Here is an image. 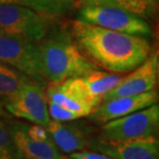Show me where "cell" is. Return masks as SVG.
I'll use <instances>...</instances> for the list:
<instances>
[{
    "instance_id": "cell-10",
    "label": "cell",
    "mask_w": 159,
    "mask_h": 159,
    "mask_svg": "<svg viewBox=\"0 0 159 159\" xmlns=\"http://www.w3.org/2000/svg\"><path fill=\"white\" fill-rule=\"evenodd\" d=\"M90 147L114 159H159V143L155 136L117 141L98 138L91 142Z\"/></svg>"
},
{
    "instance_id": "cell-6",
    "label": "cell",
    "mask_w": 159,
    "mask_h": 159,
    "mask_svg": "<svg viewBox=\"0 0 159 159\" xmlns=\"http://www.w3.org/2000/svg\"><path fill=\"white\" fill-rule=\"evenodd\" d=\"M158 124L159 107L157 104H154L126 116L103 123L99 139L117 141L155 136Z\"/></svg>"
},
{
    "instance_id": "cell-4",
    "label": "cell",
    "mask_w": 159,
    "mask_h": 159,
    "mask_svg": "<svg viewBox=\"0 0 159 159\" xmlns=\"http://www.w3.org/2000/svg\"><path fill=\"white\" fill-rule=\"evenodd\" d=\"M77 20L131 35L146 37L152 33L150 25L143 18L114 6L84 4Z\"/></svg>"
},
{
    "instance_id": "cell-19",
    "label": "cell",
    "mask_w": 159,
    "mask_h": 159,
    "mask_svg": "<svg viewBox=\"0 0 159 159\" xmlns=\"http://www.w3.org/2000/svg\"><path fill=\"white\" fill-rule=\"evenodd\" d=\"M72 159H114L110 157L109 155H106L100 152H90V151H79V152H73L70 153Z\"/></svg>"
},
{
    "instance_id": "cell-18",
    "label": "cell",
    "mask_w": 159,
    "mask_h": 159,
    "mask_svg": "<svg viewBox=\"0 0 159 159\" xmlns=\"http://www.w3.org/2000/svg\"><path fill=\"white\" fill-rule=\"evenodd\" d=\"M21 157L9 128L0 119V159H21Z\"/></svg>"
},
{
    "instance_id": "cell-11",
    "label": "cell",
    "mask_w": 159,
    "mask_h": 159,
    "mask_svg": "<svg viewBox=\"0 0 159 159\" xmlns=\"http://www.w3.org/2000/svg\"><path fill=\"white\" fill-rule=\"evenodd\" d=\"M157 93L154 89L135 96L113 98L101 102L88 117L94 122L103 124L157 104Z\"/></svg>"
},
{
    "instance_id": "cell-12",
    "label": "cell",
    "mask_w": 159,
    "mask_h": 159,
    "mask_svg": "<svg viewBox=\"0 0 159 159\" xmlns=\"http://www.w3.org/2000/svg\"><path fill=\"white\" fill-rule=\"evenodd\" d=\"M9 131L22 157L28 159H67L61 154L52 138L47 140H34L30 138L24 123L12 125Z\"/></svg>"
},
{
    "instance_id": "cell-20",
    "label": "cell",
    "mask_w": 159,
    "mask_h": 159,
    "mask_svg": "<svg viewBox=\"0 0 159 159\" xmlns=\"http://www.w3.org/2000/svg\"><path fill=\"white\" fill-rule=\"evenodd\" d=\"M3 114V111H2V107H1V105H0V115H2Z\"/></svg>"
},
{
    "instance_id": "cell-13",
    "label": "cell",
    "mask_w": 159,
    "mask_h": 159,
    "mask_svg": "<svg viewBox=\"0 0 159 159\" xmlns=\"http://www.w3.org/2000/svg\"><path fill=\"white\" fill-rule=\"evenodd\" d=\"M46 128L57 148L64 153L83 151L89 145L84 130L77 124L69 121L51 119Z\"/></svg>"
},
{
    "instance_id": "cell-9",
    "label": "cell",
    "mask_w": 159,
    "mask_h": 159,
    "mask_svg": "<svg viewBox=\"0 0 159 159\" xmlns=\"http://www.w3.org/2000/svg\"><path fill=\"white\" fill-rule=\"evenodd\" d=\"M158 69V53L151 52L140 66L131 70V73L121 77L116 86L104 94L101 102L117 97L135 96L153 90L157 83Z\"/></svg>"
},
{
    "instance_id": "cell-16",
    "label": "cell",
    "mask_w": 159,
    "mask_h": 159,
    "mask_svg": "<svg viewBox=\"0 0 159 159\" xmlns=\"http://www.w3.org/2000/svg\"><path fill=\"white\" fill-rule=\"evenodd\" d=\"M84 4L119 7L144 19L153 13L156 6V0H83Z\"/></svg>"
},
{
    "instance_id": "cell-21",
    "label": "cell",
    "mask_w": 159,
    "mask_h": 159,
    "mask_svg": "<svg viewBox=\"0 0 159 159\" xmlns=\"http://www.w3.org/2000/svg\"><path fill=\"white\" fill-rule=\"evenodd\" d=\"M21 159H28V158H22V157H21Z\"/></svg>"
},
{
    "instance_id": "cell-8",
    "label": "cell",
    "mask_w": 159,
    "mask_h": 159,
    "mask_svg": "<svg viewBox=\"0 0 159 159\" xmlns=\"http://www.w3.org/2000/svg\"><path fill=\"white\" fill-rule=\"evenodd\" d=\"M46 96L50 102L77 114L80 118L90 115L101 103L88 90L82 77L50 82L46 89Z\"/></svg>"
},
{
    "instance_id": "cell-2",
    "label": "cell",
    "mask_w": 159,
    "mask_h": 159,
    "mask_svg": "<svg viewBox=\"0 0 159 159\" xmlns=\"http://www.w3.org/2000/svg\"><path fill=\"white\" fill-rule=\"evenodd\" d=\"M45 81L60 82L82 77L99 69L82 52L72 36L61 30H50L37 42Z\"/></svg>"
},
{
    "instance_id": "cell-15",
    "label": "cell",
    "mask_w": 159,
    "mask_h": 159,
    "mask_svg": "<svg viewBox=\"0 0 159 159\" xmlns=\"http://www.w3.org/2000/svg\"><path fill=\"white\" fill-rule=\"evenodd\" d=\"M121 76L116 73H107L106 71H100L99 69L91 71L90 73L82 76L88 90L93 97L102 101V98L106 93L114 89L119 82Z\"/></svg>"
},
{
    "instance_id": "cell-14",
    "label": "cell",
    "mask_w": 159,
    "mask_h": 159,
    "mask_svg": "<svg viewBox=\"0 0 159 159\" xmlns=\"http://www.w3.org/2000/svg\"><path fill=\"white\" fill-rule=\"evenodd\" d=\"M1 4L17 5L57 18L68 13L73 8V0H0Z\"/></svg>"
},
{
    "instance_id": "cell-7",
    "label": "cell",
    "mask_w": 159,
    "mask_h": 159,
    "mask_svg": "<svg viewBox=\"0 0 159 159\" xmlns=\"http://www.w3.org/2000/svg\"><path fill=\"white\" fill-rule=\"evenodd\" d=\"M0 62L33 80L42 83L45 81L37 42L0 33Z\"/></svg>"
},
{
    "instance_id": "cell-3",
    "label": "cell",
    "mask_w": 159,
    "mask_h": 159,
    "mask_svg": "<svg viewBox=\"0 0 159 159\" xmlns=\"http://www.w3.org/2000/svg\"><path fill=\"white\" fill-rule=\"evenodd\" d=\"M56 18L17 5H0V33L38 42L47 35Z\"/></svg>"
},
{
    "instance_id": "cell-1",
    "label": "cell",
    "mask_w": 159,
    "mask_h": 159,
    "mask_svg": "<svg viewBox=\"0 0 159 159\" xmlns=\"http://www.w3.org/2000/svg\"><path fill=\"white\" fill-rule=\"evenodd\" d=\"M73 40L91 62L112 73H126L140 66L151 53V44L144 36L113 31L74 21Z\"/></svg>"
},
{
    "instance_id": "cell-5",
    "label": "cell",
    "mask_w": 159,
    "mask_h": 159,
    "mask_svg": "<svg viewBox=\"0 0 159 159\" xmlns=\"http://www.w3.org/2000/svg\"><path fill=\"white\" fill-rule=\"evenodd\" d=\"M4 107L13 116L34 124L47 126L51 120L46 87L42 82L33 79L23 84L11 97L5 98Z\"/></svg>"
},
{
    "instance_id": "cell-17",
    "label": "cell",
    "mask_w": 159,
    "mask_h": 159,
    "mask_svg": "<svg viewBox=\"0 0 159 159\" xmlns=\"http://www.w3.org/2000/svg\"><path fill=\"white\" fill-rule=\"evenodd\" d=\"M31 78L12 67L0 62V97L8 98Z\"/></svg>"
}]
</instances>
